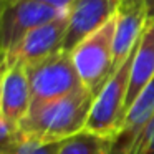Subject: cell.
Instances as JSON below:
<instances>
[{"mask_svg": "<svg viewBox=\"0 0 154 154\" xmlns=\"http://www.w3.org/2000/svg\"><path fill=\"white\" fill-rule=\"evenodd\" d=\"M5 70H7V63L0 65V119H4V116H2V83H4Z\"/></svg>", "mask_w": 154, "mask_h": 154, "instance_id": "e0dca14e", "label": "cell"}, {"mask_svg": "<svg viewBox=\"0 0 154 154\" xmlns=\"http://www.w3.org/2000/svg\"><path fill=\"white\" fill-rule=\"evenodd\" d=\"M146 7H147V17L154 18V0H146Z\"/></svg>", "mask_w": 154, "mask_h": 154, "instance_id": "d6986e66", "label": "cell"}, {"mask_svg": "<svg viewBox=\"0 0 154 154\" xmlns=\"http://www.w3.org/2000/svg\"><path fill=\"white\" fill-rule=\"evenodd\" d=\"M68 15L38 0H5L0 14L2 50L7 57L30 30L58 17Z\"/></svg>", "mask_w": 154, "mask_h": 154, "instance_id": "5b68a950", "label": "cell"}, {"mask_svg": "<svg viewBox=\"0 0 154 154\" xmlns=\"http://www.w3.org/2000/svg\"><path fill=\"white\" fill-rule=\"evenodd\" d=\"M154 80V18L147 17L139 40L134 47L129 86L126 96V113L143 90Z\"/></svg>", "mask_w": 154, "mask_h": 154, "instance_id": "30bf717a", "label": "cell"}, {"mask_svg": "<svg viewBox=\"0 0 154 154\" xmlns=\"http://www.w3.org/2000/svg\"><path fill=\"white\" fill-rule=\"evenodd\" d=\"M58 154H116V141L81 131L65 139Z\"/></svg>", "mask_w": 154, "mask_h": 154, "instance_id": "7c38bea8", "label": "cell"}, {"mask_svg": "<svg viewBox=\"0 0 154 154\" xmlns=\"http://www.w3.org/2000/svg\"><path fill=\"white\" fill-rule=\"evenodd\" d=\"M32 91V106H40L48 101L83 88L70 51L60 50L40 61L27 65Z\"/></svg>", "mask_w": 154, "mask_h": 154, "instance_id": "277c9868", "label": "cell"}, {"mask_svg": "<svg viewBox=\"0 0 154 154\" xmlns=\"http://www.w3.org/2000/svg\"><path fill=\"white\" fill-rule=\"evenodd\" d=\"M23 136L17 124L0 119V154H8L22 143Z\"/></svg>", "mask_w": 154, "mask_h": 154, "instance_id": "5bb4252c", "label": "cell"}, {"mask_svg": "<svg viewBox=\"0 0 154 154\" xmlns=\"http://www.w3.org/2000/svg\"><path fill=\"white\" fill-rule=\"evenodd\" d=\"M147 20L146 0H118L114 32V68L131 55Z\"/></svg>", "mask_w": 154, "mask_h": 154, "instance_id": "ba28073f", "label": "cell"}, {"mask_svg": "<svg viewBox=\"0 0 154 154\" xmlns=\"http://www.w3.org/2000/svg\"><path fill=\"white\" fill-rule=\"evenodd\" d=\"M68 15L58 17L51 22L42 23L30 30L18 45L5 57V63L10 65L20 61L25 65H32L40 61L57 51L63 50V42L66 37Z\"/></svg>", "mask_w": 154, "mask_h": 154, "instance_id": "8992f818", "label": "cell"}, {"mask_svg": "<svg viewBox=\"0 0 154 154\" xmlns=\"http://www.w3.org/2000/svg\"><path fill=\"white\" fill-rule=\"evenodd\" d=\"M32 106V91L27 65L15 61L7 65L2 83V116L12 124H20Z\"/></svg>", "mask_w": 154, "mask_h": 154, "instance_id": "9c48e42d", "label": "cell"}, {"mask_svg": "<svg viewBox=\"0 0 154 154\" xmlns=\"http://www.w3.org/2000/svg\"><path fill=\"white\" fill-rule=\"evenodd\" d=\"M114 32L116 14L109 22L86 37L70 51L83 86L96 96L106 85L114 68Z\"/></svg>", "mask_w": 154, "mask_h": 154, "instance_id": "3957f363", "label": "cell"}, {"mask_svg": "<svg viewBox=\"0 0 154 154\" xmlns=\"http://www.w3.org/2000/svg\"><path fill=\"white\" fill-rule=\"evenodd\" d=\"M38 2H43V4L50 5V7H55V8H58V10L68 14L75 0H38Z\"/></svg>", "mask_w": 154, "mask_h": 154, "instance_id": "2e32d148", "label": "cell"}, {"mask_svg": "<svg viewBox=\"0 0 154 154\" xmlns=\"http://www.w3.org/2000/svg\"><path fill=\"white\" fill-rule=\"evenodd\" d=\"M119 154H154V118L143 133Z\"/></svg>", "mask_w": 154, "mask_h": 154, "instance_id": "4fadbf2b", "label": "cell"}, {"mask_svg": "<svg viewBox=\"0 0 154 154\" xmlns=\"http://www.w3.org/2000/svg\"><path fill=\"white\" fill-rule=\"evenodd\" d=\"M133 53L134 50L94 96L85 124L86 133L118 141L126 118V96L129 86Z\"/></svg>", "mask_w": 154, "mask_h": 154, "instance_id": "7a4b0ae2", "label": "cell"}, {"mask_svg": "<svg viewBox=\"0 0 154 154\" xmlns=\"http://www.w3.org/2000/svg\"><path fill=\"white\" fill-rule=\"evenodd\" d=\"M118 0H75L68 12L63 50L71 51L80 42L101 28L116 14Z\"/></svg>", "mask_w": 154, "mask_h": 154, "instance_id": "52a82bcc", "label": "cell"}, {"mask_svg": "<svg viewBox=\"0 0 154 154\" xmlns=\"http://www.w3.org/2000/svg\"><path fill=\"white\" fill-rule=\"evenodd\" d=\"M4 2L5 0H0V14H2ZM4 63H5V55H4V50H2V33H0V65H4Z\"/></svg>", "mask_w": 154, "mask_h": 154, "instance_id": "ac0fdd59", "label": "cell"}, {"mask_svg": "<svg viewBox=\"0 0 154 154\" xmlns=\"http://www.w3.org/2000/svg\"><path fill=\"white\" fill-rule=\"evenodd\" d=\"M61 143L63 141H60V143H37V141L30 139H22V143L8 154H58Z\"/></svg>", "mask_w": 154, "mask_h": 154, "instance_id": "9a60e30c", "label": "cell"}, {"mask_svg": "<svg viewBox=\"0 0 154 154\" xmlns=\"http://www.w3.org/2000/svg\"><path fill=\"white\" fill-rule=\"evenodd\" d=\"M93 100L94 96L83 86L66 96L30 108L18 124L22 136L37 143H60L81 133Z\"/></svg>", "mask_w": 154, "mask_h": 154, "instance_id": "6da1fadb", "label": "cell"}, {"mask_svg": "<svg viewBox=\"0 0 154 154\" xmlns=\"http://www.w3.org/2000/svg\"><path fill=\"white\" fill-rule=\"evenodd\" d=\"M154 118V80L143 90V93L134 100L124 118L121 134L116 141V154L128 147Z\"/></svg>", "mask_w": 154, "mask_h": 154, "instance_id": "8fae6325", "label": "cell"}]
</instances>
